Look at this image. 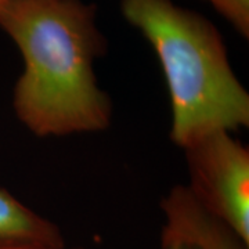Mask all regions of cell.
<instances>
[{"mask_svg":"<svg viewBox=\"0 0 249 249\" xmlns=\"http://www.w3.org/2000/svg\"><path fill=\"white\" fill-rule=\"evenodd\" d=\"M0 28L24 64L13 108L27 130L42 139L107 130L114 107L94 72L107 50L94 4L9 0L0 11Z\"/></svg>","mask_w":249,"mask_h":249,"instance_id":"1","label":"cell"},{"mask_svg":"<svg viewBox=\"0 0 249 249\" xmlns=\"http://www.w3.org/2000/svg\"><path fill=\"white\" fill-rule=\"evenodd\" d=\"M124 19L157 54L172 107L170 140L181 150L213 132L249 126V93L219 29L173 0H119Z\"/></svg>","mask_w":249,"mask_h":249,"instance_id":"2","label":"cell"},{"mask_svg":"<svg viewBox=\"0 0 249 249\" xmlns=\"http://www.w3.org/2000/svg\"><path fill=\"white\" fill-rule=\"evenodd\" d=\"M187 190L205 212L249 244V150L231 132L219 130L183 148Z\"/></svg>","mask_w":249,"mask_h":249,"instance_id":"3","label":"cell"},{"mask_svg":"<svg viewBox=\"0 0 249 249\" xmlns=\"http://www.w3.org/2000/svg\"><path fill=\"white\" fill-rule=\"evenodd\" d=\"M160 208L165 217L160 240L178 241L198 249H249V244L205 212L186 186L173 187Z\"/></svg>","mask_w":249,"mask_h":249,"instance_id":"4","label":"cell"},{"mask_svg":"<svg viewBox=\"0 0 249 249\" xmlns=\"http://www.w3.org/2000/svg\"><path fill=\"white\" fill-rule=\"evenodd\" d=\"M0 244L64 247L60 227L0 187Z\"/></svg>","mask_w":249,"mask_h":249,"instance_id":"5","label":"cell"},{"mask_svg":"<svg viewBox=\"0 0 249 249\" xmlns=\"http://www.w3.org/2000/svg\"><path fill=\"white\" fill-rule=\"evenodd\" d=\"M242 37H249V0H205Z\"/></svg>","mask_w":249,"mask_h":249,"instance_id":"6","label":"cell"},{"mask_svg":"<svg viewBox=\"0 0 249 249\" xmlns=\"http://www.w3.org/2000/svg\"><path fill=\"white\" fill-rule=\"evenodd\" d=\"M0 249H67V247L36 245V244H0Z\"/></svg>","mask_w":249,"mask_h":249,"instance_id":"7","label":"cell"},{"mask_svg":"<svg viewBox=\"0 0 249 249\" xmlns=\"http://www.w3.org/2000/svg\"><path fill=\"white\" fill-rule=\"evenodd\" d=\"M160 245H162V249H198L193 245L184 244V242L170 240H160Z\"/></svg>","mask_w":249,"mask_h":249,"instance_id":"8","label":"cell"},{"mask_svg":"<svg viewBox=\"0 0 249 249\" xmlns=\"http://www.w3.org/2000/svg\"><path fill=\"white\" fill-rule=\"evenodd\" d=\"M7 1H9V0H0V11H1V9H3L4 6H6Z\"/></svg>","mask_w":249,"mask_h":249,"instance_id":"9","label":"cell"}]
</instances>
